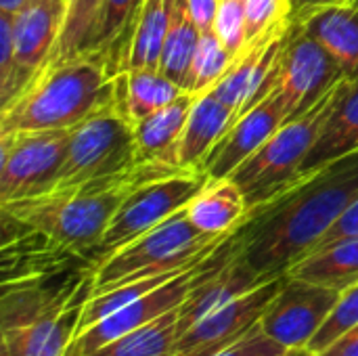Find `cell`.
Returning a JSON list of instances; mask_svg holds the SVG:
<instances>
[{
  "mask_svg": "<svg viewBox=\"0 0 358 356\" xmlns=\"http://www.w3.org/2000/svg\"><path fill=\"white\" fill-rule=\"evenodd\" d=\"M358 199V151L287 185L239 227L243 260L264 277L285 275Z\"/></svg>",
  "mask_w": 358,
  "mask_h": 356,
  "instance_id": "1",
  "label": "cell"
},
{
  "mask_svg": "<svg viewBox=\"0 0 358 356\" xmlns=\"http://www.w3.org/2000/svg\"><path fill=\"white\" fill-rule=\"evenodd\" d=\"M180 170L187 168L166 162H141L111 176L4 204L0 212L90 260L92 250L99 245L126 197L138 187Z\"/></svg>",
  "mask_w": 358,
  "mask_h": 356,
  "instance_id": "2",
  "label": "cell"
},
{
  "mask_svg": "<svg viewBox=\"0 0 358 356\" xmlns=\"http://www.w3.org/2000/svg\"><path fill=\"white\" fill-rule=\"evenodd\" d=\"M120 73L96 52L44 63L29 82L0 107V134L67 130L111 103Z\"/></svg>",
  "mask_w": 358,
  "mask_h": 356,
  "instance_id": "3",
  "label": "cell"
},
{
  "mask_svg": "<svg viewBox=\"0 0 358 356\" xmlns=\"http://www.w3.org/2000/svg\"><path fill=\"white\" fill-rule=\"evenodd\" d=\"M233 233L208 235L189 220L182 208L99 262L92 273V296L130 281L189 269L214 254Z\"/></svg>",
  "mask_w": 358,
  "mask_h": 356,
  "instance_id": "4",
  "label": "cell"
},
{
  "mask_svg": "<svg viewBox=\"0 0 358 356\" xmlns=\"http://www.w3.org/2000/svg\"><path fill=\"white\" fill-rule=\"evenodd\" d=\"M348 80L350 78H342L313 107L285 120L279 130L229 176L243 191L250 210L262 206L296 180L325 122L340 103Z\"/></svg>",
  "mask_w": 358,
  "mask_h": 356,
  "instance_id": "5",
  "label": "cell"
},
{
  "mask_svg": "<svg viewBox=\"0 0 358 356\" xmlns=\"http://www.w3.org/2000/svg\"><path fill=\"white\" fill-rule=\"evenodd\" d=\"M136 164L141 162L136 153L134 124L124 109L117 86V94L111 103L71 128L67 157L50 191L111 176Z\"/></svg>",
  "mask_w": 358,
  "mask_h": 356,
  "instance_id": "6",
  "label": "cell"
},
{
  "mask_svg": "<svg viewBox=\"0 0 358 356\" xmlns=\"http://www.w3.org/2000/svg\"><path fill=\"white\" fill-rule=\"evenodd\" d=\"M237 231L214 254H210L201 262H197L191 269L182 271L180 275H176L168 283L159 285L157 290L145 294L143 298L122 306L120 311H115L109 317L101 319L92 327L80 332L73 338L71 346L67 348L65 356H90L92 353L101 350L103 346H107L109 342L122 338L124 334H128L132 329H138V327L159 319L162 315H166V313H170L174 308H180V304L189 298V294L208 275H212L218 266H222L239 250L241 239H239Z\"/></svg>",
  "mask_w": 358,
  "mask_h": 356,
  "instance_id": "7",
  "label": "cell"
},
{
  "mask_svg": "<svg viewBox=\"0 0 358 356\" xmlns=\"http://www.w3.org/2000/svg\"><path fill=\"white\" fill-rule=\"evenodd\" d=\"M208 180L210 178L206 172L180 170L132 191L113 216L99 245L92 250V266H96L107 256L134 241L143 233L151 231L159 222L168 220L182 208H187V204L203 189Z\"/></svg>",
  "mask_w": 358,
  "mask_h": 356,
  "instance_id": "8",
  "label": "cell"
},
{
  "mask_svg": "<svg viewBox=\"0 0 358 356\" xmlns=\"http://www.w3.org/2000/svg\"><path fill=\"white\" fill-rule=\"evenodd\" d=\"M71 128L0 134V206L48 193L67 157Z\"/></svg>",
  "mask_w": 358,
  "mask_h": 356,
  "instance_id": "9",
  "label": "cell"
},
{
  "mask_svg": "<svg viewBox=\"0 0 358 356\" xmlns=\"http://www.w3.org/2000/svg\"><path fill=\"white\" fill-rule=\"evenodd\" d=\"M348 78L338 61L300 23L292 21L281 48V92L289 118L313 107L336 82Z\"/></svg>",
  "mask_w": 358,
  "mask_h": 356,
  "instance_id": "10",
  "label": "cell"
},
{
  "mask_svg": "<svg viewBox=\"0 0 358 356\" xmlns=\"http://www.w3.org/2000/svg\"><path fill=\"white\" fill-rule=\"evenodd\" d=\"M340 296L342 292L285 273L279 294L271 300L258 325L283 348H308Z\"/></svg>",
  "mask_w": 358,
  "mask_h": 356,
  "instance_id": "11",
  "label": "cell"
},
{
  "mask_svg": "<svg viewBox=\"0 0 358 356\" xmlns=\"http://www.w3.org/2000/svg\"><path fill=\"white\" fill-rule=\"evenodd\" d=\"M283 281L285 275H279L224 308L203 317L178 338L172 356H216L239 342L254 325L260 323L262 313L279 294Z\"/></svg>",
  "mask_w": 358,
  "mask_h": 356,
  "instance_id": "12",
  "label": "cell"
},
{
  "mask_svg": "<svg viewBox=\"0 0 358 356\" xmlns=\"http://www.w3.org/2000/svg\"><path fill=\"white\" fill-rule=\"evenodd\" d=\"M285 120H289V111L281 92L275 88L264 101L237 118V122L212 149L203 164L208 178H229L279 130Z\"/></svg>",
  "mask_w": 358,
  "mask_h": 356,
  "instance_id": "13",
  "label": "cell"
},
{
  "mask_svg": "<svg viewBox=\"0 0 358 356\" xmlns=\"http://www.w3.org/2000/svg\"><path fill=\"white\" fill-rule=\"evenodd\" d=\"M65 0H34L13 15V42L17 61V92L48 61L65 21Z\"/></svg>",
  "mask_w": 358,
  "mask_h": 356,
  "instance_id": "14",
  "label": "cell"
},
{
  "mask_svg": "<svg viewBox=\"0 0 358 356\" xmlns=\"http://www.w3.org/2000/svg\"><path fill=\"white\" fill-rule=\"evenodd\" d=\"M239 233V231H237ZM275 277H264L256 273L241 256L239 250L212 275H208L180 304L178 308V334L182 336L203 317L224 308L227 304L235 302L237 298L245 296L248 292L256 290L258 285L271 281ZM178 336V338H180Z\"/></svg>",
  "mask_w": 358,
  "mask_h": 356,
  "instance_id": "15",
  "label": "cell"
},
{
  "mask_svg": "<svg viewBox=\"0 0 358 356\" xmlns=\"http://www.w3.org/2000/svg\"><path fill=\"white\" fill-rule=\"evenodd\" d=\"M235 124V113L224 107L214 92L197 94L191 113L187 118L185 130L176 145L174 162L187 170L203 172V164L224 132Z\"/></svg>",
  "mask_w": 358,
  "mask_h": 356,
  "instance_id": "16",
  "label": "cell"
},
{
  "mask_svg": "<svg viewBox=\"0 0 358 356\" xmlns=\"http://www.w3.org/2000/svg\"><path fill=\"white\" fill-rule=\"evenodd\" d=\"M338 61L348 78L358 76V6L331 4L296 19Z\"/></svg>",
  "mask_w": 358,
  "mask_h": 356,
  "instance_id": "17",
  "label": "cell"
},
{
  "mask_svg": "<svg viewBox=\"0 0 358 356\" xmlns=\"http://www.w3.org/2000/svg\"><path fill=\"white\" fill-rule=\"evenodd\" d=\"M185 212L199 231L208 235H227L245 222L250 206L237 183L231 178H210L187 204Z\"/></svg>",
  "mask_w": 358,
  "mask_h": 356,
  "instance_id": "18",
  "label": "cell"
},
{
  "mask_svg": "<svg viewBox=\"0 0 358 356\" xmlns=\"http://www.w3.org/2000/svg\"><path fill=\"white\" fill-rule=\"evenodd\" d=\"M358 151V76L348 80V86L325 122L315 147L304 159L296 180L323 168L325 164ZM294 180V183H296Z\"/></svg>",
  "mask_w": 358,
  "mask_h": 356,
  "instance_id": "19",
  "label": "cell"
},
{
  "mask_svg": "<svg viewBox=\"0 0 358 356\" xmlns=\"http://www.w3.org/2000/svg\"><path fill=\"white\" fill-rule=\"evenodd\" d=\"M197 94L182 92L174 103L138 120L134 124V141L138 162H166L176 166L174 153L185 130L187 118Z\"/></svg>",
  "mask_w": 358,
  "mask_h": 356,
  "instance_id": "20",
  "label": "cell"
},
{
  "mask_svg": "<svg viewBox=\"0 0 358 356\" xmlns=\"http://www.w3.org/2000/svg\"><path fill=\"white\" fill-rule=\"evenodd\" d=\"M287 275L346 292L358 281V235L319 245L287 269Z\"/></svg>",
  "mask_w": 358,
  "mask_h": 356,
  "instance_id": "21",
  "label": "cell"
},
{
  "mask_svg": "<svg viewBox=\"0 0 358 356\" xmlns=\"http://www.w3.org/2000/svg\"><path fill=\"white\" fill-rule=\"evenodd\" d=\"M143 2L145 0H103L99 25L88 52L103 55L117 73L124 71Z\"/></svg>",
  "mask_w": 358,
  "mask_h": 356,
  "instance_id": "22",
  "label": "cell"
},
{
  "mask_svg": "<svg viewBox=\"0 0 358 356\" xmlns=\"http://www.w3.org/2000/svg\"><path fill=\"white\" fill-rule=\"evenodd\" d=\"M185 88L159 69H128L120 73V94L132 124L174 103Z\"/></svg>",
  "mask_w": 358,
  "mask_h": 356,
  "instance_id": "23",
  "label": "cell"
},
{
  "mask_svg": "<svg viewBox=\"0 0 358 356\" xmlns=\"http://www.w3.org/2000/svg\"><path fill=\"white\" fill-rule=\"evenodd\" d=\"M168 27H170V0H145L134 25L124 71L157 69Z\"/></svg>",
  "mask_w": 358,
  "mask_h": 356,
  "instance_id": "24",
  "label": "cell"
},
{
  "mask_svg": "<svg viewBox=\"0 0 358 356\" xmlns=\"http://www.w3.org/2000/svg\"><path fill=\"white\" fill-rule=\"evenodd\" d=\"M199 36L201 31L191 21L185 0H170V27L164 40L157 69L180 86L187 80L193 55L199 44Z\"/></svg>",
  "mask_w": 358,
  "mask_h": 356,
  "instance_id": "25",
  "label": "cell"
},
{
  "mask_svg": "<svg viewBox=\"0 0 358 356\" xmlns=\"http://www.w3.org/2000/svg\"><path fill=\"white\" fill-rule=\"evenodd\" d=\"M178 308L124 334L90 356H172L178 342Z\"/></svg>",
  "mask_w": 358,
  "mask_h": 356,
  "instance_id": "26",
  "label": "cell"
},
{
  "mask_svg": "<svg viewBox=\"0 0 358 356\" xmlns=\"http://www.w3.org/2000/svg\"><path fill=\"white\" fill-rule=\"evenodd\" d=\"M101 6L103 0H67L61 36L48 61H63L90 50L99 25Z\"/></svg>",
  "mask_w": 358,
  "mask_h": 356,
  "instance_id": "27",
  "label": "cell"
},
{
  "mask_svg": "<svg viewBox=\"0 0 358 356\" xmlns=\"http://www.w3.org/2000/svg\"><path fill=\"white\" fill-rule=\"evenodd\" d=\"M231 65H233V55L222 46L216 34L212 29L201 31L187 80L182 84L185 92H191V94L210 92L224 78Z\"/></svg>",
  "mask_w": 358,
  "mask_h": 356,
  "instance_id": "28",
  "label": "cell"
},
{
  "mask_svg": "<svg viewBox=\"0 0 358 356\" xmlns=\"http://www.w3.org/2000/svg\"><path fill=\"white\" fill-rule=\"evenodd\" d=\"M355 325H358V281L352 287H348L346 292H342L331 315L327 317L323 327L317 332V336L310 340L308 350L319 356L325 348H329L342 334H346Z\"/></svg>",
  "mask_w": 358,
  "mask_h": 356,
  "instance_id": "29",
  "label": "cell"
},
{
  "mask_svg": "<svg viewBox=\"0 0 358 356\" xmlns=\"http://www.w3.org/2000/svg\"><path fill=\"white\" fill-rule=\"evenodd\" d=\"M212 31L233 59L248 46L245 36V0H220Z\"/></svg>",
  "mask_w": 358,
  "mask_h": 356,
  "instance_id": "30",
  "label": "cell"
},
{
  "mask_svg": "<svg viewBox=\"0 0 358 356\" xmlns=\"http://www.w3.org/2000/svg\"><path fill=\"white\" fill-rule=\"evenodd\" d=\"M287 0H245V36L248 44L258 40L275 25L289 23Z\"/></svg>",
  "mask_w": 358,
  "mask_h": 356,
  "instance_id": "31",
  "label": "cell"
},
{
  "mask_svg": "<svg viewBox=\"0 0 358 356\" xmlns=\"http://www.w3.org/2000/svg\"><path fill=\"white\" fill-rule=\"evenodd\" d=\"M17 94V61L13 42V15L0 13V107Z\"/></svg>",
  "mask_w": 358,
  "mask_h": 356,
  "instance_id": "32",
  "label": "cell"
},
{
  "mask_svg": "<svg viewBox=\"0 0 358 356\" xmlns=\"http://www.w3.org/2000/svg\"><path fill=\"white\" fill-rule=\"evenodd\" d=\"M287 348L277 344L273 338H268L260 325H254L239 342L229 346L227 350L218 353L216 356H279Z\"/></svg>",
  "mask_w": 358,
  "mask_h": 356,
  "instance_id": "33",
  "label": "cell"
},
{
  "mask_svg": "<svg viewBox=\"0 0 358 356\" xmlns=\"http://www.w3.org/2000/svg\"><path fill=\"white\" fill-rule=\"evenodd\" d=\"M185 4L191 21L199 27V31H210L214 27L220 0H185Z\"/></svg>",
  "mask_w": 358,
  "mask_h": 356,
  "instance_id": "34",
  "label": "cell"
},
{
  "mask_svg": "<svg viewBox=\"0 0 358 356\" xmlns=\"http://www.w3.org/2000/svg\"><path fill=\"white\" fill-rule=\"evenodd\" d=\"M358 235V199L352 204V208L325 233V237L317 243L319 245H325V243H331L336 239H344V237H357Z\"/></svg>",
  "mask_w": 358,
  "mask_h": 356,
  "instance_id": "35",
  "label": "cell"
},
{
  "mask_svg": "<svg viewBox=\"0 0 358 356\" xmlns=\"http://www.w3.org/2000/svg\"><path fill=\"white\" fill-rule=\"evenodd\" d=\"M319 356H358V325L342 334L329 348Z\"/></svg>",
  "mask_w": 358,
  "mask_h": 356,
  "instance_id": "36",
  "label": "cell"
},
{
  "mask_svg": "<svg viewBox=\"0 0 358 356\" xmlns=\"http://www.w3.org/2000/svg\"><path fill=\"white\" fill-rule=\"evenodd\" d=\"M344 0H289V19L296 21L313 10H319V8H325V6H331V4H340Z\"/></svg>",
  "mask_w": 358,
  "mask_h": 356,
  "instance_id": "37",
  "label": "cell"
},
{
  "mask_svg": "<svg viewBox=\"0 0 358 356\" xmlns=\"http://www.w3.org/2000/svg\"><path fill=\"white\" fill-rule=\"evenodd\" d=\"M34 0H0V13L6 15H17L23 8H27Z\"/></svg>",
  "mask_w": 358,
  "mask_h": 356,
  "instance_id": "38",
  "label": "cell"
},
{
  "mask_svg": "<svg viewBox=\"0 0 358 356\" xmlns=\"http://www.w3.org/2000/svg\"><path fill=\"white\" fill-rule=\"evenodd\" d=\"M279 356H317V355H313L308 348H287L283 355H279Z\"/></svg>",
  "mask_w": 358,
  "mask_h": 356,
  "instance_id": "39",
  "label": "cell"
},
{
  "mask_svg": "<svg viewBox=\"0 0 358 356\" xmlns=\"http://www.w3.org/2000/svg\"><path fill=\"white\" fill-rule=\"evenodd\" d=\"M344 2H350V4H355V6H358V0H344Z\"/></svg>",
  "mask_w": 358,
  "mask_h": 356,
  "instance_id": "40",
  "label": "cell"
},
{
  "mask_svg": "<svg viewBox=\"0 0 358 356\" xmlns=\"http://www.w3.org/2000/svg\"><path fill=\"white\" fill-rule=\"evenodd\" d=\"M287 2H289V0H287Z\"/></svg>",
  "mask_w": 358,
  "mask_h": 356,
  "instance_id": "41",
  "label": "cell"
},
{
  "mask_svg": "<svg viewBox=\"0 0 358 356\" xmlns=\"http://www.w3.org/2000/svg\"><path fill=\"white\" fill-rule=\"evenodd\" d=\"M65 2H67V0H65Z\"/></svg>",
  "mask_w": 358,
  "mask_h": 356,
  "instance_id": "42",
  "label": "cell"
}]
</instances>
